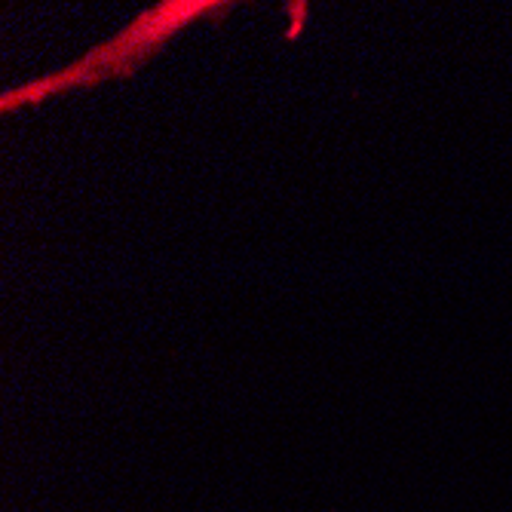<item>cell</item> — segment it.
<instances>
[{
	"label": "cell",
	"mask_w": 512,
	"mask_h": 512,
	"mask_svg": "<svg viewBox=\"0 0 512 512\" xmlns=\"http://www.w3.org/2000/svg\"><path fill=\"white\" fill-rule=\"evenodd\" d=\"M230 4H212V0H169V4H157L154 10L138 16L126 31H120L117 37L105 40L96 50H89L80 62H74L65 71H56L43 80H34L16 92H7L4 96V111H16V105H34L40 99L59 96V92L68 89H80V86H96L105 83L111 77H126L135 68H142L154 53H160L166 40L203 16H215V13H227Z\"/></svg>",
	"instance_id": "cell-1"
}]
</instances>
